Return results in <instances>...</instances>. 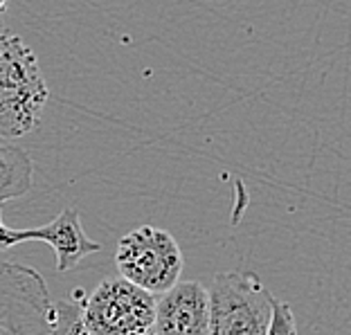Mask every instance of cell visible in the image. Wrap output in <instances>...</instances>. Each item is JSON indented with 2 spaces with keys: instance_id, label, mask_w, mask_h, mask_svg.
Here are the masks:
<instances>
[{
  "instance_id": "obj_7",
  "label": "cell",
  "mask_w": 351,
  "mask_h": 335,
  "mask_svg": "<svg viewBox=\"0 0 351 335\" xmlns=\"http://www.w3.org/2000/svg\"><path fill=\"white\" fill-rule=\"evenodd\" d=\"M210 299L201 282H178L156 299V335H207Z\"/></svg>"
},
{
  "instance_id": "obj_3",
  "label": "cell",
  "mask_w": 351,
  "mask_h": 335,
  "mask_svg": "<svg viewBox=\"0 0 351 335\" xmlns=\"http://www.w3.org/2000/svg\"><path fill=\"white\" fill-rule=\"evenodd\" d=\"M115 266L119 277L156 297L180 282L182 252L171 232L142 225L119 238Z\"/></svg>"
},
{
  "instance_id": "obj_8",
  "label": "cell",
  "mask_w": 351,
  "mask_h": 335,
  "mask_svg": "<svg viewBox=\"0 0 351 335\" xmlns=\"http://www.w3.org/2000/svg\"><path fill=\"white\" fill-rule=\"evenodd\" d=\"M32 187V160L19 147L0 145V205L25 196Z\"/></svg>"
},
{
  "instance_id": "obj_1",
  "label": "cell",
  "mask_w": 351,
  "mask_h": 335,
  "mask_svg": "<svg viewBox=\"0 0 351 335\" xmlns=\"http://www.w3.org/2000/svg\"><path fill=\"white\" fill-rule=\"evenodd\" d=\"M50 88L36 54L21 36L0 32V140H16L41 122Z\"/></svg>"
},
{
  "instance_id": "obj_9",
  "label": "cell",
  "mask_w": 351,
  "mask_h": 335,
  "mask_svg": "<svg viewBox=\"0 0 351 335\" xmlns=\"http://www.w3.org/2000/svg\"><path fill=\"white\" fill-rule=\"evenodd\" d=\"M84 299L86 293L82 288H77L66 299L57 301V324H54L52 335H90L82 322Z\"/></svg>"
},
{
  "instance_id": "obj_4",
  "label": "cell",
  "mask_w": 351,
  "mask_h": 335,
  "mask_svg": "<svg viewBox=\"0 0 351 335\" xmlns=\"http://www.w3.org/2000/svg\"><path fill=\"white\" fill-rule=\"evenodd\" d=\"M57 301L41 273L0 261V335H52Z\"/></svg>"
},
{
  "instance_id": "obj_2",
  "label": "cell",
  "mask_w": 351,
  "mask_h": 335,
  "mask_svg": "<svg viewBox=\"0 0 351 335\" xmlns=\"http://www.w3.org/2000/svg\"><path fill=\"white\" fill-rule=\"evenodd\" d=\"M210 329L207 335H266L273 313V295L257 273H219L207 288Z\"/></svg>"
},
{
  "instance_id": "obj_10",
  "label": "cell",
  "mask_w": 351,
  "mask_h": 335,
  "mask_svg": "<svg viewBox=\"0 0 351 335\" xmlns=\"http://www.w3.org/2000/svg\"><path fill=\"white\" fill-rule=\"evenodd\" d=\"M266 335H298V322H295L291 304L273 299V313H270Z\"/></svg>"
},
{
  "instance_id": "obj_11",
  "label": "cell",
  "mask_w": 351,
  "mask_h": 335,
  "mask_svg": "<svg viewBox=\"0 0 351 335\" xmlns=\"http://www.w3.org/2000/svg\"><path fill=\"white\" fill-rule=\"evenodd\" d=\"M7 3H10V0H0V18H3V14L7 10Z\"/></svg>"
},
{
  "instance_id": "obj_6",
  "label": "cell",
  "mask_w": 351,
  "mask_h": 335,
  "mask_svg": "<svg viewBox=\"0 0 351 335\" xmlns=\"http://www.w3.org/2000/svg\"><path fill=\"white\" fill-rule=\"evenodd\" d=\"M25 241H43L50 245L57 254L59 273H68V270L77 268V263H82L86 257L101 250V245L84 232L82 219H79V212L75 207L63 210L47 225L32 229H12L5 223H0V250L14 248V245Z\"/></svg>"
},
{
  "instance_id": "obj_5",
  "label": "cell",
  "mask_w": 351,
  "mask_h": 335,
  "mask_svg": "<svg viewBox=\"0 0 351 335\" xmlns=\"http://www.w3.org/2000/svg\"><path fill=\"white\" fill-rule=\"evenodd\" d=\"M156 297L122 277H108L86 295L82 322L90 335H156Z\"/></svg>"
}]
</instances>
